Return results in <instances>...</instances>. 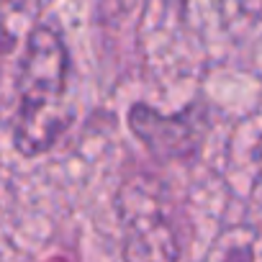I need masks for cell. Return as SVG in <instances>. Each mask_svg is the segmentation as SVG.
Segmentation results:
<instances>
[{
  "instance_id": "obj_4",
  "label": "cell",
  "mask_w": 262,
  "mask_h": 262,
  "mask_svg": "<svg viewBox=\"0 0 262 262\" xmlns=\"http://www.w3.org/2000/svg\"><path fill=\"white\" fill-rule=\"evenodd\" d=\"M39 0H0V64L11 57L21 36L31 34Z\"/></svg>"
},
{
  "instance_id": "obj_3",
  "label": "cell",
  "mask_w": 262,
  "mask_h": 262,
  "mask_svg": "<svg viewBox=\"0 0 262 262\" xmlns=\"http://www.w3.org/2000/svg\"><path fill=\"white\" fill-rule=\"evenodd\" d=\"M134 134L157 155V157H183L193 155L203 142L201 116H160L147 105H134L128 113Z\"/></svg>"
},
{
  "instance_id": "obj_2",
  "label": "cell",
  "mask_w": 262,
  "mask_h": 262,
  "mask_svg": "<svg viewBox=\"0 0 262 262\" xmlns=\"http://www.w3.org/2000/svg\"><path fill=\"white\" fill-rule=\"evenodd\" d=\"M126 262H178L180 242L152 178H131L116 198Z\"/></svg>"
},
{
  "instance_id": "obj_1",
  "label": "cell",
  "mask_w": 262,
  "mask_h": 262,
  "mask_svg": "<svg viewBox=\"0 0 262 262\" xmlns=\"http://www.w3.org/2000/svg\"><path fill=\"white\" fill-rule=\"evenodd\" d=\"M70 54L49 26H34L24 44L16 82L13 144L24 157H39L54 147L70 123L67 105Z\"/></svg>"
},
{
  "instance_id": "obj_5",
  "label": "cell",
  "mask_w": 262,
  "mask_h": 262,
  "mask_svg": "<svg viewBox=\"0 0 262 262\" xmlns=\"http://www.w3.org/2000/svg\"><path fill=\"white\" fill-rule=\"evenodd\" d=\"M259 242L262 239L254 226H231L219 234L203 262H257V254L262 249Z\"/></svg>"
}]
</instances>
